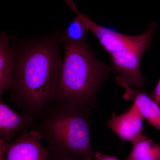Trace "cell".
I'll return each instance as SVG.
<instances>
[{
    "label": "cell",
    "mask_w": 160,
    "mask_h": 160,
    "mask_svg": "<svg viewBox=\"0 0 160 160\" xmlns=\"http://www.w3.org/2000/svg\"><path fill=\"white\" fill-rule=\"evenodd\" d=\"M59 32L14 48L15 69L9 102L37 120L54 101L62 61L59 52Z\"/></svg>",
    "instance_id": "1"
},
{
    "label": "cell",
    "mask_w": 160,
    "mask_h": 160,
    "mask_svg": "<svg viewBox=\"0 0 160 160\" xmlns=\"http://www.w3.org/2000/svg\"><path fill=\"white\" fill-rule=\"evenodd\" d=\"M91 108L53 102L30 129L48 143L50 160H97L90 138Z\"/></svg>",
    "instance_id": "2"
},
{
    "label": "cell",
    "mask_w": 160,
    "mask_h": 160,
    "mask_svg": "<svg viewBox=\"0 0 160 160\" xmlns=\"http://www.w3.org/2000/svg\"><path fill=\"white\" fill-rule=\"evenodd\" d=\"M60 41L65 55L54 102L96 108L98 91L114 68L99 61L86 41L73 42L62 34Z\"/></svg>",
    "instance_id": "3"
},
{
    "label": "cell",
    "mask_w": 160,
    "mask_h": 160,
    "mask_svg": "<svg viewBox=\"0 0 160 160\" xmlns=\"http://www.w3.org/2000/svg\"><path fill=\"white\" fill-rule=\"evenodd\" d=\"M72 10L79 15L110 56L112 67L118 73L115 81L118 85L126 89L144 90L145 82L140 69L141 60L145 52L150 49L158 24L151 22L142 34L128 35L109 26L98 25L89 17L80 13L76 7Z\"/></svg>",
    "instance_id": "4"
},
{
    "label": "cell",
    "mask_w": 160,
    "mask_h": 160,
    "mask_svg": "<svg viewBox=\"0 0 160 160\" xmlns=\"http://www.w3.org/2000/svg\"><path fill=\"white\" fill-rule=\"evenodd\" d=\"M33 130L22 132L12 143H6V160H50L48 149Z\"/></svg>",
    "instance_id": "5"
},
{
    "label": "cell",
    "mask_w": 160,
    "mask_h": 160,
    "mask_svg": "<svg viewBox=\"0 0 160 160\" xmlns=\"http://www.w3.org/2000/svg\"><path fill=\"white\" fill-rule=\"evenodd\" d=\"M142 116L136 105L133 103L128 110L119 115L112 112L106 126L124 142L133 143L147 138L143 134Z\"/></svg>",
    "instance_id": "6"
},
{
    "label": "cell",
    "mask_w": 160,
    "mask_h": 160,
    "mask_svg": "<svg viewBox=\"0 0 160 160\" xmlns=\"http://www.w3.org/2000/svg\"><path fill=\"white\" fill-rule=\"evenodd\" d=\"M34 121L31 116L18 113L0 99V136L7 143H10L19 132L26 131Z\"/></svg>",
    "instance_id": "7"
},
{
    "label": "cell",
    "mask_w": 160,
    "mask_h": 160,
    "mask_svg": "<svg viewBox=\"0 0 160 160\" xmlns=\"http://www.w3.org/2000/svg\"><path fill=\"white\" fill-rule=\"evenodd\" d=\"M6 32L0 36V96L11 89L15 69L16 54Z\"/></svg>",
    "instance_id": "8"
},
{
    "label": "cell",
    "mask_w": 160,
    "mask_h": 160,
    "mask_svg": "<svg viewBox=\"0 0 160 160\" xmlns=\"http://www.w3.org/2000/svg\"><path fill=\"white\" fill-rule=\"evenodd\" d=\"M123 98L133 102L143 118L155 129L160 131V107L144 90L135 88L126 89Z\"/></svg>",
    "instance_id": "9"
},
{
    "label": "cell",
    "mask_w": 160,
    "mask_h": 160,
    "mask_svg": "<svg viewBox=\"0 0 160 160\" xmlns=\"http://www.w3.org/2000/svg\"><path fill=\"white\" fill-rule=\"evenodd\" d=\"M124 160H160V145L148 138L133 143Z\"/></svg>",
    "instance_id": "10"
},
{
    "label": "cell",
    "mask_w": 160,
    "mask_h": 160,
    "mask_svg": "<svg viewBox=\"0 0 160 160\" xmlns=\"http://www.w3.org/2000/svg\"><path fill=\"white\" fill-rule=\"evenodd\" d=\"M89 29L79 15L69 23L66 30L62 34L67 39L74 43L86 41V36Z\"/></svg>",
    "instance_id": "11"
},
{
    "label": "cell",
    "mask_w": 160,
    "mask_h": 160,
    "mask_svg": "<svg viewBox=\"0 0 160 160\" xmlns=\"http://www.w3.org/2000/svg\"><path fill=\"white\" fill-rule=\"evenodd\" d=\"M149 96L154 100L159 105L160 104V79L154 90L149 94Z\"/></svg>",
    "instance_id": "12"
},
{
    "label": "cell",
    "mask_w": 160,
    "mask_h": 160,
    "mask_svg": "<svg viewBox=\"0 0 160 160\" xmlns=\"http://www.w3.org/2000/svg\"><path fill=\"white\" fill-rule=\"evenodd\" d=\"M95 156L97 160H119L113 156L108 155L98 151L95 152Z\"/></svg>",
    "instance_id": "13"
},
{
    "label": "cell",
    "mask_w": 160,
    "mask_h": 160,
    "mask_svg": "<svg viewBox=\"0 0 160 160\" xmlns=\"http://www.w3.org/2000/svg\"><path fill=\"white\" fill-rule=\"evenodd\" d=\"M6 143L2 138H0V160H6Z\"/></svg>",
    "instance_id": "14"
}]
</instances>
